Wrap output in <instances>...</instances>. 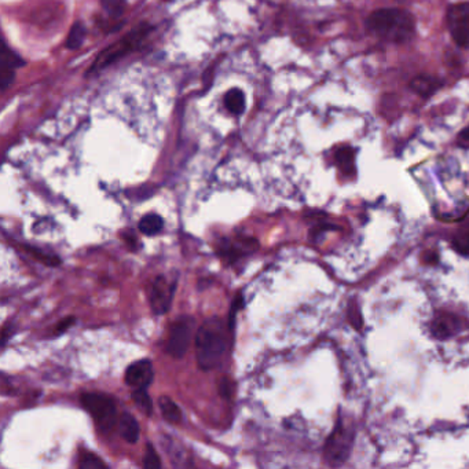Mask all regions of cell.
Returning <instances> with one entry per match:
<instances>
[{"label": "cell", "mask_w": 469, "mask_h": 469, "mask_svg": "<svg viewBox=\"0 0 469 469\" xmlns=\"http://www.w3.org/2000/svg\"><path fill=\"white\" fill-rule=\"evenodd\" d=\"M151 29L152 28L146 22H142L138 28H135L133 32H130L120 43H117V44L106 48L105 51H102L98 55L97 61L93 64L91 69L87 72V75H91V73H94L97 70H101V69L106 68L108 65L116 62L117 59L123 58L126 54L133 51L148 36Z\"/></svg>", "instance_id": "cell-4"}, {"label": "cell", "mask_w": 469, "mask_h": 469, "mask_svg": "<svg viewBox=\"0 0 469 469\" xmlns=\"http://www.w3.org/2000/svg\"><path fill=\"white\" fill-rule=\"evenodd\" d=\"M355 157H354V151L351 148H343L336 153V161L338 164V166L350 173L355 171V162H354Z\"/></svg>", "instance_id": "cell-18"}, {"label": "cell", "mask_w": 469, "mask_h": 469, "mask_svg": "<svg viewBox=\"0 0 469 469\" xmlns=\"http://www.w3.org/2000/svg\"><path fill=\"white\" fill-rule=\"evenodd\" d=\"M457 248L459 251L464 252V253H469V229L464 230L459 238H457Z\"/></svg>", "instance_id": "cell-25"}, {"label": "cell", "mask_w": 469, "mask_h": 469, "mask_svg": "<svg viewBox=\"0 0 469 469\" xmlns=\"http://www.w3.org/2000/svg\"><path fill=\"white\" fill-rule=\"evenodd\" d=\"M101 4L112 18L122 17L126 10V0H101Z\"/></svg>", "instance_id": "cell-21"}, {"label": "cell", "mask_w": 469, "mask_h": 469, "mask_svg": "<svg viewBox=\"0 0 469 469\" xmlns=\"http://www.w3.org/2000/svg\"><path fill=\"white\" fill-rule=\"evenodd\" d=\"M224 105L233 115H241L245 111V95L240 88L230 90L224 97Z\"/></svg>", "instance_id": "cell-15"}, {"label": "cell", "mask_w": 469, "mask_h": 469, "mask_svg": "<svg viewBox=\"0 0 469 469\" xmlns=\"http://www.w3.org/2000/svg\"><path fill=\"white\" fill-rule=\"evenodd\" d=\"M230 385H231V384H230V381H229L227 379H223V380L220 381L219 391H220L222 396H224V398H229V396L231 395V387H230Z\"/></svg>", "instance_id": "cell-27"}, {"label": "cell", "mask_w": 469, "mask_h": 469, "mask_svg": "<svg viewBox=\"0 0 469 469\" xmlns=\"http://www.w3.org/2000/svg\"><path fill=\"white\" fill-rule=\"evenodd\" d=\"M463 140H466V141H469V126L467 127V128H464L463 131H461V135H460Z\"/></svg>", "instance_id": "cell-28"}, {"label": "cell", "mask_w": 469, "mask_h": 469, "mask_svg": "<svg viewBox=\"0 0 469 469\" xmlns=\"http://www.w3.org/2000/svg\"><path fill=\"white\" fill-rule=\"evenodd\" d=\"M138 227L142 234L153 237L164 230V219L157 213H148L140 220Z\"/></svg>", "instance_id": "cell-14"}, {"label": "cell", "mask_w": 469, "mask_h": 469, "mask_svg": "<svg viewBox=\"0 0 469 469\" xmlns=\"http://www.w3.org/2000/svg\"><path fill=\"white\" fill-rule=\"evenodd\" d=\"M25 248H26V251H28V252H29L32 256H35L37 260H40V262H41V263H44L46 266L55 267V266L61 265V259H59L58 256H55V255L46 253V252L40 251V249H39V248H36V247H29V245H26Z\"/></svg>", "instance_id": "cell-20"}, {"label": "cell", "mask_w": 469, "mask_h": 469, "mask_svg": "<svg viewBox=\"0 0 469 469\" xmlns=\"http://www.w3.org/2000/svg\"><path fill=\"white\" fill-rule=\"evenodd\" d=\"M87 35V29L82 22H75L73 26L69 30L68 39H66V47L69 50H77L82 47L84 39Z\"/></svg>", "instance_id": "cell-16"}, {"label": "cell", "mask_w": 469, "mask_h": 469, "mask_svg": "<svg viewBox=\"0 0 469 469\" xmlns=\"http://www.w3.org/2000/svg\"><path fill=\"white\" fill-rule=\"evenodd\" d=\"M253 244H255V240H251L249 242L244 244L242 247L241 245H236V244H233L229 240H222L216 251H218V255L220 258H223V259H226L229 262H234V260L240 259L241 256L255 251L253 249Z\"/></svg>", "instance_id": "cell-10"}, {"label": "cell", "mask_w": 469, "mask_h": 469, "mask_svg": "<svg viewBox=\"0 0 469 469\" xmlns=\"http://www.w3.org/2000/svg\"><path fill=\"white\" fill-rule=\"evenodd\" d=\"M144 467L148 469L161 468L162 467L161 460L157 454L156 449L151 443L146 445V450H145V456H144Z\"/></svg>", "instance_id": "cell-23"}, {"label": "cell", "mask_w": 469, "mask_h": 469, "mask_svg": "<svg viewBox=\"0 0 469 469\" xmlns=\"http://www.w3.org/2000/svg\"><path fill=\"white\" fill-rule=\"evenodd\" d=\"M158 408L162 414V417L171 423V424H178L182 420V412L179 406L169 398V396H160L158 398Z\"/></svg>", "instance_id": "cell-13"}, {"label": "cell", "mask_w": 469, "mask_h": 469, "mask_svg": "<svg viewBox=\"0 0 469 469\" xmlns=\"http://www.w3.org/2000/svg\"><path fill=\"white\" fill-rule=\"evenodd\" d=\"M442 84L443 83L434 76L421 75V76H416L410 82V88L421 98H430L442 87Z\"/></svg>", "instance_id": "cell-11"}, {"label": "cell", "mask_w": 469, "mask_h": 469, "mask_svg": "<svg viewBox=\"0 0 469 469\" xmlns=\"http://www.w3.org/2000/svg\"><path fill=\"white\" fill-rule=\"evenodd\" d=\"M79 468L80 469H105L108 468V466L102 461V459H99L98 456L93 454V453H84L80 457L79 461Z\"/></svg>", "instance_id": "cell-22"}, {"label": "cell", "mask_w": 469, "mask_h": 469, "mask_svg": "<svg viewBox=\"0 0 469 469\" xmlns=\"http://www.w3.org/2000/svg\"><path fill=\"white\" fill-rule=\"evenodd\" d=\"M176 289V283H168L164 276H160L152 284L151 289V307L156 315L166 313L171 307L173 295Z\"/></svg>", "instance_id": "cell-7"}, {"label": "cell", "mask_w": 469, "mask_h": 469, "mask_svg": "<svg viewBox=\"0 0 469 469\" xmlns=\"http://www.w3.org/2000/svg\"><path fill=\"white\" fill-rule=\"evenodd\" d=\"M83 408L91 414L101 432H111L116 427L117 408L115 401L101 392H84L80 396Z\"/></svg>", "instance_id": "cell-3"}, {"label": "cell", "mask_w": 469, "mask_h": 469, "mask_svg": "<svg viewBox=\"0 0 469 469\" xmlns=\"http://www.w3.org/2000/svg\"><path fill=\"white\" fill-rule=\"evenodd\" d=\"M195 329V319L190 315H182L171 323L165 351L175 359H180L186 355L193 333Z\"/></svg>", "instance_id": "cell-5"}, {"label": "cell", "mask_w": 469, "mask_h": 469, "mask_svg": "<svg viewBox=\"0 0 469 469\" xmlns=\"http://www.w3.org/2000/svg\"><path fill=\"white\" fill-rule=\"evenodd\" d=\"M155 379V367L149 359H140L131 363L124 374V381L128 387L138 390L152 385Z\"/></svg>", "instance_id": "cell-8"}, {"label": "cell", "mask_w": 469, "mask_h": 469, "mask_svg": "<svg viewBox=\"0 0 469 469\" xmlns=\"http://www.w3.org/2000/svg\"><path fill=\"white\" fill-rule=\"evenodd\" d=\"M14 82V69H8V68H1L0 66V87L1 90H7L11 83Z\"/></svg>", "instance_id": "cell-24"}, {"label": "cell", "mask_w": 469, "mask_h": 469, "mask_svg": "<svg viewBox=\"0 0 469 469\" xmlns=\"http://www.w3.org/2000/svg\"><path fill=\"white\" fill-rule=\"evenodd\" d=\"M75 322H76V318H75V316H69V318L62 319L59 323H57V326H55V333H57V334L64 333V332L68 330Z\"/></svg>", "instance_id": "cell-26"}, {"label": "cell", "mask_w": 469, "mask_h": 469, "mask_svg": "<svg viewBox=\"0 0 469 469\" xmlns=\"http://www.w3.org/2000/svg\"><path fill=\"white\" fill-rule=\"evenodd\" d=\"M348 435L345 432H341L337 430L329 439L326 445V459L333 464L338 466L344 463L348 457V450L351 449L350 442H348Z\"/></svg>", "instance_id": "cell-9"}, {"label": "cell", "mask_w": 469, "mask_h": 469, "mask_svg": "<svg viewBox=\"0 0 469 469\" xmlns=\"http://www.w3.org/2000/svg\"><path fill=\"white\" fill-rule=\"evenodd\" d=\"M227 348L224 322L213 316L207 319L195 334V355L201 370L208 372L220 366Z\"/></svg>", "instance_id": "cell-2"}, {"label": "cell", "mask_w": 469, "mask_h": 469, "mask_svg": "<svg viewBox=\"0 0 469 469\" xmlns=\"http://www.w3.org/2000/svg\"><path fill=\"white\" fill-rule=\"evenodd\" d=\"M133 399L135 402V405L140 408V410H142L146 416H152L153 414V401L149 396L146 388H138L133 391Z\"/></svg>", "instance_id": "cell-17"}, {"label": "cell", "mask_w": 469, "mask_h": 469, "mask_svg": "<svg viewBox=\"0 0 469 469\" xmlns=\"http://www.w3.org/2000/svg\"><path fill=\"white\" fill-rule=\"evenodd\" d=\"M366 28L385 41L402 44L413 37L416 23L414 17L405 10L381 8L367 17Z\"/></svg>", "instance_id": "cell-1"}, {"label": "cell", "mask_w": 469, "mask_h": 469, "mask_svg": "<svg viewBox=\"0 0 469 469\" xmlns=\"http://www.w3.org/2000/svg\"><path fill=\"white\" fill-rule=\"evenodd\" d=\"M23 65V61L10 48L3 46L1 54H0V66L1 68H8V69H17Z\"/></svg>", "instance_id": "cell-19"}, {"label": "cell", "mask_w": 469, "mask_h": 469, "mask_svg": "<svg viewBox=\"0 0 469 469\" xmlns=\"http://www.w3.org/2000/svg\"><path fill=\"white\" fill-rule=\"evenodd\" d=\"M119 427H120V434L123 439L128 443H137L141 435V428L137 421V419L130 414L128 412H124L122 417L119 419Z\"/></svg>", "instance_id": "cell-12"}, {"label": "cell", "mask_w": 469, "mask_h": 469, "mask_svg": "<svg viewBox=\"0 0 469 469\" xmlns=\"http://www.w3.org/2000/svg\"><path fill=\"white\" fill-rule=\"evenodd\" d=\"M448 28L457 46L469 48V3H459L449 8Z\"/></svg>", "instance_id": "cell-6"}]
</instances>
